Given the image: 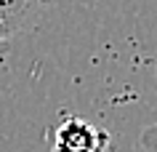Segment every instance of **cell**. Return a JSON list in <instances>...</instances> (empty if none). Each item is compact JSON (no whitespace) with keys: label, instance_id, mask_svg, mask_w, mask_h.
<instances>
[{"label":"cell","instance_id":"7a4b0ae2","mask_svg":"<svg viewBox=\"0 0 157 152\" xmlns=\"http://www.w3.org/2000/svg\"><path fill=\"white\" fill-rule=\"evenodd\" d=\"M48 3L51 0H0V19H6L16 35L19 29L32 24Z\"/></svg>","mask_w":157,"mask_h":152},{"label":"cell","instance_id":"6da1fadb","mask_svg":"<svg viewBox=\"0 0 157 152\" xmlns=\"http://www.w3.org/2000/svg\"><path fill=\"white\" fill-rule=\"evenodd\" d=\"M109 134L83 118H64L53 134V152H107Z\"/></svg>","mask_w":157,"mask_h":152},{"label":"cell","instance_id":"3957f363","mask_svg":"<svg viewBox=\"0 0 157 152\" xmlns=\"http://www.w3.org/2000/svg\"><path fill=\"white\" fill-rule=\"evenodd\" d=\"M8 37H13V29H11V24L6 21V19H0V43L8 40Z\"/></svg>","mask_w":157,"mask_h":152},{"label":"cell","instance_id":"277c9868","mask_svg":"<svg viewBox=\"0 0 157 152\" xmlns=\"http://www.w3.org/2000/svg\"><path fill=\"white\" fill-rule=\"evenodd\" d=\"M51 152H53V150H51Z\"/></svg>","mask_w":157,"mask_h":152}]
</instances>
